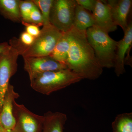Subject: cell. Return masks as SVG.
<instances>
[{
    "mask_svg": "<svg viewBox=\"0 0 132 132\" xmlns=\"http://www.w3.org/2000/svg\"><path fill=\"white\" fill-rule=\"evenodd\" d=\"M1 106H0V112H1Z\"/></svg>",
    "mask_w": 132,
    "mask_h": 132,
    "instance_id": "obj_26",
    "label": "cell"
},
{
    "mask_svg": "<svg viewBox=\"0 0 132 132\" xmlns=\"http://www.w3.org/2000/svg\"><path fill=\"white\" fill-rule=\"evenodd\" d=\"M19 0H0V14L14 22H22Z\"/></svg>",
    "mask_w": 132,
    "mask_h": 132,
    "instance_id": "obj_15",
    "label": "cell"
},
{
    "mask_svg": "<svg viewBox=\"0 0 132 132\" xmlns=\"http://www.w3.org/2000/svg\"><path fill=\"white\" fill-rule=\"evenodd\" d=\"M36 6L32 0L20 1V12L21 16V22L23 24L27 23L30 14Z\"/></svg>",
    "mask_w": 132,
    "mask_h": 132,
    "instance_id": "obj_19",
    "label": "cell"
},
{
    "mask_svg": "<svg viewBox=\"0 0 132 132\" xmlns=\"http://www.w3.org/2000/svg\"><path fill=\"white\" fill-rule=\"evenodd\" d=\"M13 113L15 121V132H42L43 116L36 114L24 105L13 102Z\"/></svg>",
    "mask_w": 132,
    "mask_h": 132,
    "instance_id": "obj_7",
    "label": "cell"
},
{
    "mask_svg": "<svg viewBox=\"0 0 132 132\" xmlns=\"http://www.w3.org/2000/svg\"><path fill=\"white\" fill-rule=\"evenodd\" d=\"M113 132H132V113L118 114L112 125Z\"/></svg>",
    "mask_w": 132,
    "mask_h": 132,
    "instance_id": "obj_17",
    "label": "cell"
},
{
    "mask_svg": "<svg viewBox=\"0 0 132 132\" xmlns=\"http://www.w3.org/2000/svg\"><path fill=\"white\" fill-rule=\"evenodd\" d=\"M24 25L26 26L25 31L34 38H36L40 34V30L39 26L32 24H26Z\"/></svg>",
    "mask_w": 132,
    "mask_h": 132,
    "instance_id": "obj_23",
    "label": "cell"
},
{
    "mask_svg": "<svg viewBox=\"0 0 132 132\" xmlns=\"http://www.w3.org/2000/svg\"><path fill=\"white\" fill-rule=\"evenodd\" d=\"M92 12L95 26L108 34L117 29L118 26L113 21L111 9L105 1L97 0Z\"/></svg>",
    "mask_w": 132,
    "mask_h": 132,
    "instance_id": "obj_11",
    "label": "cell"
},
{
    "mask_svg": "<svg viewBox=\"0 0 132 132\" xmlns=\"http://www.w3.org/2000/svg\"><path fill=\"white\" fill-rule=\"evenodd\" d=\"M32 1L42 14L43 26L50 24V15L54 0H32Z\"/></svg>",
    "mask_w": 132,
    "mask_h": 132,
    "instance_id": "obj_18",
    "label": "cell"
},
{
    "mask_svg": "<svg viewBox=\"0 0 132 132\" xmlns=\"http://www.w3.org/2000/svg\"><path fill=\"white\" fill-rule=\"evenodd\" d=\"M23 59L24 69L28 73L29 79L45 72L68 68L66 65L57 61L50 56Z\"/></svg>",
    "mask_w": 132,
    "mask_h": 132,
    "instance_id": "obj_8",
    "label": "cell"
},
{
    "mask_svg": "<svg viewBox=\"0 0 132 132\" xmlns=\"http://www.w3.org/2000/svg\"><path fill=\"white\" fill-rule=\"evenodd\" d=\"M42 132H63L67 117L60 112L49 111L43 116Z\"/></svg>",
    "mask_w": 132,
    "mask_h": 132,
    "instance_id": "obj_13",
    "label": "cell"
},
{
    "mask_svg": "<svg viewBox=\"0 0 132 132\" xmlns=\"http://www.w3.org/2000/svg\"><path fill=\"white\" fill-rule=\"evenodd\" d=\"M19 97L13 86L10 84L0 112V132H10L14 130L15 121L13 113V102Z\"/></svg>",
    "mask_w": 132,
    "mask_h": 132,
    "instance_id": "obj_9",
    "label": "cell"
},
{
    "mask_svg": "<svg viewBox=\"0 0 132 132\" xmlns=\"http://www.w3.org/2000/svg\"><path fill=\"white\" fill-rule=\"evenodd\" d=\"M19 55L18 50L9 45L0 54V106L1 109L10 85V80L17 71Z\"/></svg>",
    "mask_w": 132,
    "mask_h": 132,
    "instance_id": "obj_6",
    "label": "cell"
},
{
    "mask_svg": "<svg viewBox=\"0 0 132 132\" xmlns=\"http://www.w3.org/2000/svg\"><path fill=\"white\" fill-rule=\"evenodd\" d=\"M35 38L25 31L21 34L20 38L17 39V40L23 46H29L32 44Z\"/></svg>",
    "mask_w": 132,
    "mask_h": 132,
    "instance_id": "obj_21",
    "label": "cell"
},
{
    "mask_svg": "<svg viewBox=\"0 0 132 132\" xmlns=\"http://www.w3.org/2000/svg\"><path fill=\"white\" fill-rule=\"evenodd\" d=\"M76 0H54L50 15V24L62 33L73 27Z\"/></svg>",
    "mask_w": 132,
    "mask_h": 132,
    "instance_id": "obj_5",
    "label": "cell"
},
{
    "mask_svg": "<svg viewBox=\"0 0 132 132\" xmlns=\"http://www.w3.org/2000/svg\"><path fill=\"white\" fill-rule=\"evenodd\" d=\"M76 3L89 12H93L97 0H76Z\"/></svg>",
    "mask_w": 132,
    "mask_h": 132,
    "instance_id": "obj_22",
    "label": "cell"
},
{
    "mask_svg": "<svg viewBox=\"0 0 132 132\" xmlns=\"http://www.w3.org/2000/svg\"><path fill=\"white\" fill-rule=\"evenodd\" d=\"M70 31L62 33L54 50L50 55L55 60L65 65L70 48Z\"/></svg>",
    "mask_w": 132,
    "mask_h": 132,
    "instance_id": "obj_16",
    "label": "cell"
},
{
    "mask_svg": "<svg viewBox=\"0 0 132 132\" xmlns=\"http://www.w3.org/2000/svg\"><path fill=\"white\" fill-rule=\"evenodd\" d=\"M43 26L40 34L31 46H23L15 38L10 40L9 45L15 48L23 58L50 56L62 33L50 24Z\"/></svg>",
    "mask_w": 132,
    "mask_h": 132,
    "instance_id": "obj_2",
    "label": "cell"
},
{
    "mask_svg": "<svg viewBox=\"0 0 132 132\" xmlns=\"http://www.w3.org/2000/svg\"><path fill=\"white\" fill-rule=\"evenodd\" d=\"M15 132V131H14V130H12V131H11V132Z\"/></svg>",
    "mask_w": 132,
    "mask_h": 132,
    "instance_id": "obj_25",
    "label": "cell"
},
{
    "mask_svg": "<svg viewBox=\"0 0 132 132\" xmlns=\"http://www.w3.org/2000/svg\"><path fill=\"white\" fill-rule=\"evenodd\" d=\"M86 34L100 66L103 69L114 67L118 42L112 39L108 33L96 26L88 29Z\"/></svg>",
    "mask_w": 132,
    "mask_h": 132,
    "instance_id": "obj_4",
    "label": "cell"
},
{
    "mask_svg": "<svg viewBox=\"0 0 132 132\" xmlns=\"http://www.w3.org/2000/svg\"><path fill=\"white\" fill-rule=\"evenodd\" d=\"M132 22L129 20L122 39L118 42L114 60V72L118 77L126 72L125 60L128 50L132 47Z\"/></svg>",
    "mask_w": 132,
    "mask_h": 132,
    "instance_id": "obj_10",
    "label": "cell"
},
{
    "mask_svg": "<svg viewBox=\"0 0 132 132\" xmlns=\"http://www.w3.org/2000/svg\"><path fill=\"white\" fill-rule=\"evenodd\" d=\"M105 1L110 8L114 23L125 32L129 21L128 16L132 7V0H109Z\"/></svg>",
    "mask_w": 132,
    "mask_h": 132,
    "instance_id": "obj_12",
    "label": "cell"
},
{
    "mask_svg": "<svg viewBox=\"0 0 132 132\" xmlns=\"http://www.w3.org/2000/svg\"><path fill=\"white\" fill-rule=\"evenodd\" d=\"M70 32V46L66 66L83 79H97L102 74L103 68L88 42L86 31H79L73 27Z\"/></svg>",
    "mask_w": 132,
    "mask_h": 132,
    "instance_id": "obj_1",
    "label": "cell"
},
{
    "mask_svg": "<svg viewBox=\"0 0 132 132\" xmlns=\"http://www.w3.org/2000/svg\"><path fill=\"white\" fill-rule=\"evenodd\" d=\"M83 79L68 68L45 72L30 80L31 88L36 92L49 95Z\"/></svg>",
    "mask_w": 132,
    "mask_h": 132,
    "instance_id": "obj_3",
    "label": "cell"
},
{
    "mask_svg": "<svg viewBox=\"0 0 132 132\" xmlns=\"http://www.w3.org/2000/svg\"><path fill=\"white\" fill-rule=\"evenodd\" d=\"M9 46L7 42H3L0 43V54L5 51Z\"/></svg>",
    "mask_w": 132,
    "mask_h": 132,
    "instance_id": "obj_24",
    "label": "cell"
},
{
    "mask_svg": "<svg viewBox=\"0 0 132 132\" xmlns=\"http://www.w3.org/2000/svg\"><path fill=\"white\" fill-rule=\"evenodd\" d=\"M95 26V22L92 13L76 4L73 27L79 31H86L88 29Z\"/></svg>",
    "mask_w": 132,
    "mask_h": 132,
    "instance_id": "obj_14",
    "label": "cell"
},
{
    "mask_svg": "<svg viewBox=\"0 0 132 132\" xmlns=\"http://www.w3.org/2000/svg\"><path fill=\"white\" fill-rule=\"evenodd\" d=\"M26 24H34L38 26H43L42 14L36 6L31 12Z\"/></svg>",
    "mask_w": 132,
    "mask_h": 132,
    "instance_id": "obj_20",
    "label": "cell"
}]
</instances>
